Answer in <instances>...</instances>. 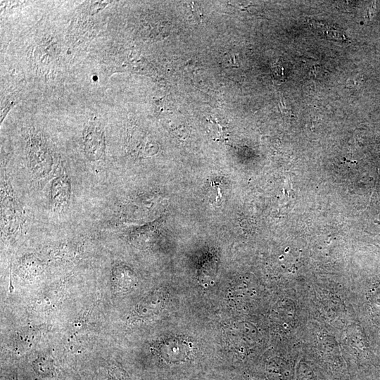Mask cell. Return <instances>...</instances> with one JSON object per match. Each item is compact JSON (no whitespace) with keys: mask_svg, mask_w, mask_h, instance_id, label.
Returning <instances> with one entry per match:
<instances>
[{"mask_svg":"<svg viewBox=\"0 0 380 380\" xmlns=\"http://www.w3.org/2000/svg\"><path fill=\"white\" fill-rule=\"evenodd\" d=\"M27 160L29 168L37 179L46 177L51 170L53 160L41 137L34 134L27 141Z\"/></svg>","mask_w":380,"mask_h":380,"instance_id":"1","label":"cell"},{"mask_svg":"<svg viewBox=\"0 0 380 380\" xmlns=\"http://www.w3.org/2000/svg\"><path fill=\"white\" fill-rule=\"evenodd\" d=\"M83 148L87 158L91 161L103 159L105 155V136L102 125L90 122L83 132Z\"/></svg>","mask_w":380,"mask_h":380,"instance_id":"2","label":"cell"},{"mask_svg":"<svg viewBox=\"0 0 380 380\" xmlns=\"http://www.w3.org/2000/svg\"><path fill=\"white\" fill-rule=\"evenodd\" d=\"M20 221V209L7 183H4L1 187V222L3 228L8 233L13 232L19 227Z\"/></svg>","mask_w":380,"mask_h":380,"instance_id":"3","label":"cell"},{"mask_svg":"<svg viewBox=\"0 0 380 380\" xmlns=\"http://www.w3.org/2000/svg\"><path fill=\"white\" fill-rule=\"evenodd\" d=\"M51 205L54 211H61L68 205L70 197V183L63 170L56 177L51 186Z\"/></svg>","mask_w":380,"mask_h":380,"instance_id":"4","label":"cell"},{"mask_svg":"<svg viewBox=\"0 0 380 380\" xmlns=\"http://www.w3.org/2000/svg\"><path fill=\"white\" fill-rule=\"evenodd\" d=\"M306 20L310 27L322 37L336 41L348 40L343 32L334 26L315 19L308 18Z\"/></svg>","mask_w":380,"mask_h":380,"instance_id":"5","label":"cell"},{"mask_svg":"<svg viewBox=\"0 0 380 380\" xmlns=\"http://www.w3.org/2000/svg\"><path fill=\"white\" fill-rule=\"evenodd\" d=\"M272 72L274 80L278 81H284L285 80L284 69L280 64L277 63L273 64L272 68Z\"/></svg>","mask_w":380,"mask_h":380,"instance_id":"6","label":"cell"},{"mask_svg":"<svg viewBox=\"0 0 380 380\" xmlns=\"http://www.w3.org/2000/svg\"><path fill=\"white\" fill-rule=\"evenodd\" d=\"M12 380H18V379H17V377L15 376L12 379Z\"/></svg>","mask_w":380,"mask_h":380,"instance_id":"7","label":"cell"}]
</instances>
